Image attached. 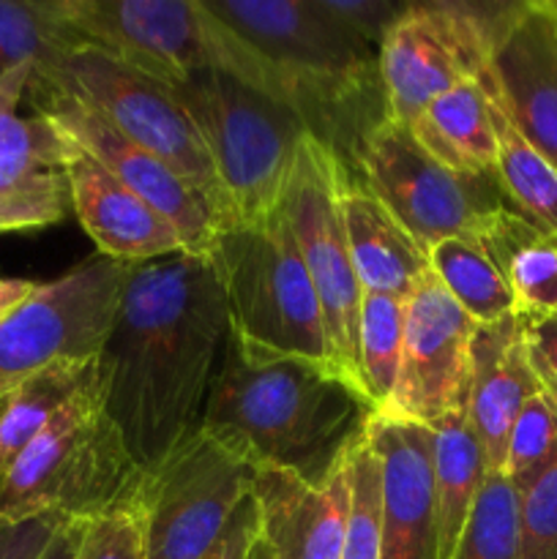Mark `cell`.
Returning a JSON list of instances; mask_svg holds the SVG:
<instances>
[{"label":"cell","mask_w":557,"mask_h":559,"mask_svg":"<svg viewBox=\"0 0 557 559\" xmlns=\"http://www.w3.org/2000/svg\"><path fill=\"white\" fill-rule=\"evenodd\" d=\"M227 309L208 257L129 265L112 333L98 355L104 407L142 469L202 426L227 342Z\"/></svg>","instance_id":"6da1fadb"},{"label":"cell","mask_w":557,"mask_h":559,"mask_svg":"<svg viewBox=\"0 0 557 559\" xmlns=\"http://www.w3.org/2000/svg\"><path fill=\"white\" fill-rule=\"evenodd\" d=\"M369 399L331 366L249 355L227 336L202 429L251 467L320 484L375 418Z\"/></svg>","instance_id":"7a4b0ae2"},{"label":"cell","mask_w":557,"mask_h":559,"mask_svg":"<svg viewBox=\"0 0 557 559\" xmlns=\"http://www.w3.org/2000/svg\"><path fill=\"white\" fill-rule=\"evenodd\" d=\"M205 5L271 60L287 107L355 173L360 147L388 118L377 49L347 36L317 0H205Z\"/></svg>","instance_id":"3957f363"},{"label":"cell","mask_w":557,"mask_h":559,"mask_svg":"<svg viewBox=\"0 0 557 559\" xmlns=\"http://www.w3.org/2000/svg\"><path fill=\"white\" fill-rule=\"evenodd\" d=\"M208 260L224 295L227 336L244 353L342 371L282 205L260 222L218 229Z\"/></svg>","instance_id":"277c9868"},{"label":"cell","mask_w":557,"mask_h":559,"mask_svg":"<svg viewBox=\"0 0 557 559\" xmlns=\"http://www.w3.org/2000/svg\"><path fill=\"white\" fill-rule=\"evenodd\" d=\"M145 469L109 418L102 385L71 399L0 475V519H85L137 497Z\"/></svg>","instance_id":"5b68a950"},{"label":"cell","mask_w":557,"mask_h":559,"mask_svg":"<svg viewBox=\"0 0 557 559\" xmlns=\"http://www.w3.org/2000/svg\"><path fill=\"white\" fill-rule=\"evenodd\" d=\"M63 14L80 47L164 85L218 69L284 102L271 60L211 14L205 0H63Z\"/></svg>","instance_id":"8992f818"},{"label":"cell","mask_w":557,"mask_h":559,"mask_svg":"<svg viewBox=\"0 0 557 559\" xmlns=\"http://www.w3.org/2000/svg\"><path fill=\"white\" fill-rule=\"evenodd\" d=\"M208 147L229 224L268 218L282 205L300 136L298 115L278 98L218 69H202L167 85Z\"/></svg>","instance_id":"52a82bcc"},{"label":"cell","mask_w":557,"mask_h":559,"mask_svg":"<svg viewBox=\"0 0 557 559\" xmlns=\"http://www.w3.org/2000/svg\"><path fill=\"white\" fill-rule=\"evenodd\" d=\"M31 85L60 91L96 109L120 134L183 175L211 202L218 229L227 227V202L205 142L183 104L164 82L151 80L98 49L76 47L49 63L36 66Z\"/></svg>","instance_id":"ba28073f"},{"label":"cell","mask_w":557,"mask_h":559,"mask_svg":"<svg viewBox=\"0 0 557 559\" xmlns=\"http://www.w3.org/2000/svg\"><path fill=\"white\" fill-rule=\"evenodd\" d=\"M257 469L197 429L137 489L147 559H200L224 535L254 489Z\"/></svg>","instance_id":"9c48e42d"},{"label":"cell","mask_w":557,"mask_h":559,"mask_svg":"<svg viewBox=\"0 0 557 559\" xmlns=\"http://www.w3.org/2000/svg\"><path fill=\"white\" fill-rule=\"evenodd\" d=\"M355 173L391 216L431 249L464 233H484L508 211L497 175H462L437 162L404 123L386 118L355 158Z\"/></svg>","instance_id":"30bf717a"},{"label":"cell","mask_w":557,"mask_h":559,"mask_svg":"<svg viewBox=\"0 0 557 559\" xmlns=\"http://www.w3.org/2000/svg\"><path fill=\"white\" fill-rule=\"evenodd\" d=\"M347 164L317 136L304 134L282 194V213L311 278L339 369L360 391L358 314L364 289L349 260L339 211V183ZM364 393V391H360Z\"/></svg>","instance_id":"8fae6325"},{"label":"cell","mask_w":557,"mask_h":559,"mask_svg":"<svg viewBox=\"0 0 557 559\" xmlns=\"http://www.w3.org/2000/svg\"><path fill=\"white\" fill-rule=\"evenodd\" d=\"M511 5L410 3L377 52L388 118L410 126L426 104L462 82L491 91V33Z\"/></svg>","instance_id":"7c38bea8"},{"label":"cell","mask_w":557,"mask_h":559,"mask_svg":"<svg viewBox=\"0 0 557 559\" xmlns=\"http://www.w3.org/2000/svg\"><path fill=\"white\" fill-rule=\"evenodd\" d=\"M129 265L96 254L36 293L0 325V399L52 364L96 360L112 333Z\"/></svg>","instance_id":"4fadbf2b"},{"label":"cell","mask_w":557,"mask_h":559,"mask_svg":"<svg viewBox=\"0 0 557 559\" xmlns=\"http://www.w3.org/2000/svg\"><path fill=\"white\" fill-rule=\"evenodd\" d=\"M475 328L473 317L429 273L404 298L396 388L382 415L429 429L467 404Z\"/></svg>","instance_id":"5bb4252c"},{"label":"cell","mask_w":557,"mask_h":559,"mask_svg":"<svg viewBox=\"0 0 557 559\" xmlns=\"http://www.w3.org/2000/svg\"><path fill=\"white\" fill-rule=\"evenodd\" d=\"M25 98L38 115L52 120L76 147L104 164L126 189L145 200L153 211L162 213L178 229L186 254L211 257L218 218L211 202L183 175L120 134L96 109L66 96V93L27 85Z\"/></svg>","instance_id":"9a60e30c"},{"label":"cell","mask_w":557,"mask_h":559,"mask_svg":"<svg viewBox=\"0 0 557 559\" xmlns=\"http://www.w3.org/2000/svg\"><path fill=\"white\" fill-rule=\"evenodd\" d=\"M491 98L557 169V31L535 3H511L491 33Z\"/></svg>","instance_id":"2e32d148"},{"label":"cell","mask_w":557,"mask_h":559,"mask_svg":"<svg viewBox=\"0 0 557 559\" xmlns=\"http://www.w3.org/2000/svg\"><path fill=\"white\" fill-rule=\"evenodd\" d=\"M366 437L380 459L382 559H440L431 431L375 415Z\"/></svg>","instance_id":"e0dca14e"},{"label":"cell","mask_w":557,"mask_h":559,"mask_svg":"<svg viewBox=\"0 0 557 559\" xmlns=\"http://www.w3.org/2000/svg\"><path fill=\"white\" fill-rule=\"evenodd\" d=\"M251 497L260 540L273 559H339L349 513L347 459L320 484L276 467H257Z\"/></svg>","instance_id":"ac0fdd59"},{"label":"cell","mask_w":557,"mask_h":559,"mask_svg":"<svg viewBox=\"0 0 557 559\" xmlns=\"http://www.w3.org/2000/svg\"><path fill=\"white\" fill-rule=\"evenodd\" d=\"M69 202L98 254L123 265L162 260L183 251L178 229L126 189L104 164L74 145L66 164Z\"/></svg>","instance_id":"d6986e66"},{"label":"cell","mask_w":557,"mask_h":559,"mask_svg":"<svg viewBox=\"0 0 557 559\" xmlns=\"http://www.w3.org/2000/svg\"><path fill=\"white\" fill-rule=\"evenodd\" d=\"M541 393L524 353L517 314L478 325L470 355L467 420L484 448L489 473H502L506 445L519 409Z\"/></svg>","instance_id":"ffe728a7"},{"label":"cell","mask_w":557,"mask_h":559,"mask_svg":"<svg viewBox=\"0 0 557 559\" xmlns=\"http://www.w3.org/2000/svg\"><path fill=\"white\" fill-rule=\"evenodd\" d=\"M339 211L349 260L364 295H391L404 300L429 276V249H424L391 216L353 169H347L339 183Z\"/></svg>","instance_id":"44dd1931"},{"label":"cell","mask_w":557,"mask_h":559,"mask_svg":"<svg viewBox=\"0 0 557 559\" xmlns=\"http://www.w3.org/2000/svg\"><path fill=\"white\" fill-rule=\"evenodd\" d=\"M440 164L462 175H497V118L491 91L478 80L451 87L407 126Z\"/></svg>","instance_id":"7402d4cb"},{"label":"cell","mask_w":557,"mask_h":559,"mask_svg":"<svg viewBox=\"0 0 557 559\" xmlns=\"http://www.w3.org/2000/svg\"><path fill=\"white\" fill-rule=\"evenodd\" d=\"M435 453V500L437 527H440V559L451 557L464 522H467L473 502L489 475L484 448L467 420V404L457 407L429 426Z\"/></svg>","instance_id":"603a6c76"},{"label":"cell","mask_w":557,"mask_h":559,"mask_svg":"<svg viewBox=\"0 0 557 559\" xmlns=\"http://www.w3.org/2000/svg\"><path fill=\"white\" fill-rule=\"evenodd\" d=\"M484 240L506 276L517 317L557 314V238L524 222L511 207L491 218Z\"/></svg>","instance_id":"cb8c5ba5"},{"label":"cell","mask_w":557,"mask_h":559,"mask_svg":"<svg viewBox=\"0 0 557 559\" xmlns=\"http://www.w3.org/2000/svg\"><path fill=\"white\" fill-rule=\"evenodd\" d=\"M93 385H98V358L52 364L11 388L0 407V475L71 399Z\"/></svg>","instance_id":"d4e9b609"},{"label":"cell","mask_w":557,"mask_h":559,"mask_svg":"<svg viewBox=\"0 0 557 559\" xmlns=\"http://www.w3.org/2000/svg\"><path fill=\"white\" fill-rule=\"evenodd\" d=\"M429 265L446 293L475 325H495L513 317V298L481 233L453 235L429 249Z\"/></svg>","instance_id":"484cf974"},{"label":"cell","mask_w":557,"mask_h":559,"mask_svg":"<svg viewBox=\"0 0 557 559\" xmlns=\"http://www.w3.org/2000/svg\"><path fill=\"white\" fill-rule=\"evenodd\" d=\"M74 142L49 118L0 115V197L63 189Z\"/></svg>","instance_id":"4316f807"},{"label":"cell","mask_w":557,"mask_h":559,"mask_svg":"<svg viewBox=\"0 0 557 559\" xmlns=\"http://www.w3.org/2000/svg\"><path fill=\"white\" fill-rule=\"evenodd\" d=\"M497 180L513 213L557 238V169L519 134L495 102Z\"/></svg>","instance_id":"83f0119b"},{"label":"cell","mask_w":557,"mask_h":559,"mask_svg":"<svg viewBox=\"0 0 557 559\" xmlns=\"http://www.w3.org/2000/svg\"><path fill=\"white\" fill-rule=\"evenodd\" d=\"M63 0H0V76L16 66H44L76 49Z\"/></svg>","instance_id":"f1b7e54d"},{"label":"cell","mask_w":557,"mask_h":559,"mask_svg":"<svg viewBox=\"0 0 557 559\" xmlns=\"http://www.w3.org/2000/svg\"><path fill=\"white\" fill-rule=\"evenodd\" d=\"M404 300L391 295H364L358 314V380L377 415L393 396L402 358Z\"/></svg>","instance_id":"f546056e"},{"label":"cell","mask_w":557,"mask_h":559,"mask_svg":"<svg viewBox=\"0 0 557 559\" xmlns=\"http://www.w3.org/2000/svg\"><path fill=\"white\" fill-rule=\"evenodd\" d=\"M448 559H519V491L502 473L486 475Z\"/></svg>","instance_id":"4dcf8cb0"},{"label":"cell","mask_w":557,"mask_h":559,"mask_svg":"<svg viewBox=\"0 0 557 559\" xmlns=\"http://www.w3.org/2000/svg\"><path fill=\"white\" fill-rule=\"evenodd\" d=\"M349 513L339 559H382V478L369 437L347 453Z\"/></svg>","instance_id":"1f68e13d"},{"label":"cell","mask_w":557,"mask_h":559,"mask_svg":"<svg viewBox=\"0 0 557 559\" xmlns=\"http://www.w3.org/2000/svg\"><path fill=\"white\" fill-rule=\"evenodd\" d=\"M557 456V404L544 391L535 393L511 426L502 475L513 489H524Z\"/></svg>","instance_id":"d6a6232c"},{"label":"cell","mask_w":557,"mask_h":559,"mask_svg":"<svg viewBox=\"0 0 557 559\" xmlns=\"http://www.w3.org/2000/svg\"><path fill=\"white\" fill-rule=\"evenodd\" d=\"M519 559H557V456L519 489Z\"/></svg>","instance_id":"836d02e7"},{"label":"cell","mask_w":557,"mask_h":559,"mask_svg":"<svg viewBox=\"0 0 557 559\" xmlns=\"http://www.w3.org/2000/svg\"><path fill=\"white\" fill-rule=\"evenodd\" d=\"M74 559H147L137 502L85 519Z\"/></svg>","instance_id":"e575fe53"},{"label":"cell","mask_w":557,"mask_h":559,"mask_svg":"<svg viewBox=\"0 0 557 559\" xmlns=\"http://www.w3.org/2000/svg\"><path fill=\"white\" fill-rule=\"evenodd\" d=\"M317 5L347 36L380 52L382 38L410 3H393V0H317Z\"/></svg>","instance_id":"d590c367"},{"label":"cell","mask_w":557,"mask_h":559,"mask_svg":"<svg viewBox=\"0 0 557 559\" xmlns=\"http://www.w3.org/2000/svg\"><path fill=\"white\" fill-rule=\"evenodd\" d=\"M69 183L63 189L0 197V233H25L63 222L69 213Z\"/></svg>","instance_id":"8d00e7d4"},{"label":"cell","mask_w":557,"mask_h":559,"mask_svg":"<svg viewBox=\"0 0 557 559\" xmlns=\"http://www.w3.org/2000/svg\"><path fill=\"white\" fill-rule=\"evenodd\" d=\"M522 328L524 353L541 391L557 404V314L555 317H517Z\"/></svg>","instance_id":"74e56055"},{"label":"cell","mask_w":557,"mask_h":559,"mask_svg":"<svg viewBox=\"0 0 557 559\" xmlns=\"http://www.w3.org/2000/svg\"><path fill=\"white\" fill-rule=\"evenodd\" d=\"M63 516L47 513V516L11 524L0 538V559H42L47 546L52 544L55 533L63 527Z\"/></svg>","instance_id":"f35d334b"},{"label":"cell","mask_w":557,"mask_h":559,"mask_svg":"<svg viewBox=\"0 0 557 559\" xmlns=\"http://www.w3.org/2000/svg\"><path fill=\"white\" fill-rule=\"evenodd\" d=\"M260 538V516H257V502L254 497L238 508L233 516L229 527L224 530L222 538L211 546L200 559H246L249 557L251 546Z\"/></svg>","instance_id":"ab89813d"},{"label":"cell","mask_w":557,"mask_h":559,"mask_svg":"<svg viewBox=\"0 0 557 559\" xmlns=\"http://www.w3.org/2000/svg\"><path fill=\"white\" fill-rule=\"evenodd\" d=\"M33 66H16L0 76V115L16 112L20 102L25 98L27 85H31Z\"/></svg>","instance_id":"60d3db41"},{"label":"cell","mask_w":557,"mask_h":559,"mask_svg":"<svg viewBox=\"0 0 557 559\" xmlns=\"http://www.w3.org/2000/svg\"><path fill=\"white\" fill-rule=\"evenodd\" d=\"M42 282H33V278H5L0 276V325L31 298L38 289Z\"/></svg>","instance_id":"b9f144b4"},{"label":"cell","mask_w":557,"mask_h":559,"mask_svg":"<svg viewBox=\"0 0 557 559\" xmlns=\"http://www.w3.org/2000/svg\"><path fill=\"white\" fill-rule=\"evenodd\" d=\"M80 530L82 522H74V519H66L63 527L55 533L52 544L47 546L42 559H74L76 544H80Z\"/></svg>","instance_id":"7bdbcfd3"},{"label":"cell","mask_w":557,"mask_h":559,"mask_svg":"<svg viewBox=\"0 0 557 559\" xmlns=\"http://www.w3.org/2000/svg\"><path fill=\"white\" fill-rule=\"evenodd\" d=\"M246 559H273V555H271V549H268V546L262 544L260 538H257V544L251 546L249 557H246Z\"/></svg>","instance_id":"ee69618b"},{"label":"cell","mask_w":557,"mask_h":559,"mask_svg":"<svg viewBox=\"0 0 557 559\" xmlns=\"http://www.w3.org/2000/svg\"><path fill=\"white\" fill-rule=\"evenodd\" d=\"M535 5H538L549 20L557 22V0H535Z\"/></svg>","instance_id":"f6af8a7d"},{"label":"cell","mask_w":557,"mask_h":559,"mask_svg":"<svg viewBox=\"0 0 557 559\" xmlns=\"http://www.w3.org/2000/svg\"><path fill=\"white\" fill-rule=\"evenodd\" d=\"M9 527H11V524H9V522H3V519H0V538H3L5 530H9Z\"/></svg>","instance_id":"bcb514c9"},{"label":"cell","mask_w":557,"mask_h":559,"mask_svg":"<svg viewBox=\"0 0 557 559\" xmlns=\"http://www.w3.org/2000/svg\"><path fill=\"white\" fill-rule=\"evenodd\" d=\"M0 407H3V399H0Z\"/></svg>","instance_id":"7dc6e473"},{"label":"cell","mask_w":557,"mask_h":559,"mask_svg":"<svg viewBox=\"0 0 557 559\" xmlns=\"http://www.w3.org/2000/svg\"><path fill=\"white\" fill-rule=\"evenodd\" d=\"M552 22H555V20H552ZM555 31H557V22H555Z\"/></svg>","instance_id":"c3c4849f"}]
</instances>
